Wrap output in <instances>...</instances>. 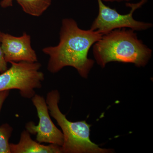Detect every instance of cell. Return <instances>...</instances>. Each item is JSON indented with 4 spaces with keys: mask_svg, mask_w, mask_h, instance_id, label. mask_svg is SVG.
Masks as SVG:
<instances>
[{
    "mask_svg": "<svg viewBox=\"0 0 153 153\" xmlns=\"http://www.w3.org/2000/svg\"><path fill=\"white\" fill-rule=\"evenodd\" d=\"M103 35L90 29H80L73 19H63L59 44L42 49L49 57L48 71L56 73L64 67L71 66L77 70L80 76L87 78L94 62L88 58V52Z\"/></svg>",
    "mask_w": 153,
    "mask_h": 153,
    "instance_id": "cell-1",
    "label": "cell"
},
{
    "mask_svg": "<svg viewBox=\"0 0 153 153\" xmlns=\"http://www.w3.org/2000/svg\"><path fill=\"white\" fill-rule=\"evenodd\" d=\"M97 63L104 68L111 62L131 63L144 67L152 56V51L138 38L131 29H116L105 34L93 45Z\"/></svg>",
    "mask_w": 153,
    "mask_h": 153,
    "instance_id": "cell-2",
    "label": "cell"
},
{
    "mask_svg": "<svg viewBox=\"0 0 153 153\" xmlns=\"http://www.w3.org/2000/svg\"><path fill=\"white\" fill-rule=\"evenodd\" d=\"M60 94L57 90L47 94L46 102L50 115L57 121L62 129L63 136L61 146L64 153H108L112 150L99 147L91 140L90 127L85 121L73 122L68 120L60 111L58 103Z\"/></svg>",
    "mask_w": 153,
    "mask_h": 153,
    "instance_id": "cell-3",
    "label": "cell"
},
{
    "mask_svg": "<svg viewBox=\"0 0 153 153\" xmlns=\"http://www.w3.org/2000/svg\"><path fill=\"white\" fill-rule=\"evenodd\" d=\"M9 69L0 74V91L17 89L22 97L31 99L36 89L41 88L44 79L41 63L26 61L11 62Z\"/></svg>",
    "mask_w": 153,
    "mask_h": 153,
    "instance_id": "cell-4",
    "label": "cell"
},
{
    "mask_svg": "<svg viewBox=\"0 0 153 153\" xmlns=\"http://www.w3.org/2000/svg\"><path fill=\"white\" fill-rule=\"evenodd\" d=\"M147 1L141 0L136 4H127L131 10L129 13L122 15L115 9L105 5L102 0H97L98 16L94 21L90 30L105 35L116 29L129 28L135 31H141L152 27V23L136 21L133 17L134 11L141 7Z\"/></svg>",
    "mask_w": 153,
    "mask_h": 153,
    "instance_id": "cell-5",
    "label": "cell"
},
{
    "mask_svg": "<svg viewBox=\"0 0 153 153\" xmlns=\"http://www.w3.org/2000/svg\"><path fill=\"white\" fill-rule=\"evenodd\" d=\"M31 99L36 108L39 121L37 126L32 121L26 124V130L30 134L36 135V140L38 143H48L61 146L63 142V133L52 121L46 100L37 94Z\"/></svg>",
    "mask_w": 153,
    "mask_h": 153,
    "instance_id": "cell-6",
    "label": "cell"
},
{
    "mask_svg": "<svg viewBox=\"0 0 153 153\" xmlns=\"http://www.w3.org/2000/svg\"><path fill=\"white\" fill-rule=\"evenodd\" d=\"M1 47L5 59L7 63L26 61L38 62L35 50L31 45V36L24 33L20 37H16L1 33Z\"/></svg>",
    "mask_w": 153,
    "mask_h": 153,
    "instance_id": "cell-7",
    "label": "cell"
},
{
    "mask_svg": "<svg viewBox=\"0 0 153 153\" xmlns=\"http://www.w3.org/2000/svg\"><path fill=\"white\" fill-rule=\"evenodd\" d=\"M11 153H61V146L50 144L48 146L32 139L27 131H23L17 144L10 143Z\"/></svg>",
    "mask_w": 153,
    "mask_h": 153,
    "instance_id": "cell-8",
    "label": "cell"
},
{
    "mask_svg": "<svg viewBox=\"0 0 153 153\" xmlns=\"http://www.w3.org/2000/svg\"><path fill=\"white\" fill-rule=\"evenodd\" d=\"M26 13L39 17L52 4V0H16Z\"/></svg>",
    "mask_w": 153,
    "mask_h": 153,
    "instance_id": "cell-9",
    "label": "cell"
},
{
    "mask_svg": "<svg viewBox=\"0 0 153 153\" xmlns=\"http://www.w3.org/2000/svg\"><path fill=\"white\" fill-rule=\"evenodd\" d=\"M13 128L7 123L0 126V153H11L9 140Z\"/></svg>",
    "mask_w": 153,
    "mask_h": 153,
    "instance_id": "cell-10",
    "label": "cell"
},
{
    "mask_svg": "<svg viewBox=\"0 0 153 153\" xmlns=\"http://www.w3.org/2000/svg\"><path fill=\"white\" fill-rule=\"evenodd\" d=\"M1 32L0 31V73L4 72L8 69L7 62L5 59L2 49L1 47Z\"/></svg>",
    "mask_w": 153,
    "mask_h": 153,
    "instance_id": "cell-11",
    "label": "cell"
},
{
    "mask_svg": "<svg viewBox=\"0 0 153 153\" xmlns=\"http://www.w3.org/2000/svg\"><path fill=\"white\" fill-rule=\"evenodd\" d=\"M9 93L10 91L8 90L0 91V113L4 102L5 101L6 99L7 98Z\"/></svg>",
    "mask_w": 153,
    "mask_h": 153,
    "instance_id": "cell-12",
    "label": "cell"
},
{
    "mask_svg": "<svg viewBox=\"0 0 153 153\" xmlns=\"http://www.w3.org/2000/svg\"><path fill=\"white\" fill-rule=\"evenodd\" d=\"M16 0H2L0 2V5L3 8L9 7L13 6V2Z\"/></svg>",
    "mask_w": 153,
    "mask_h": 153,
    "instance_id": "cell-13",
    "label": "cell"
},
{
    "mask_svg": "<svg viewBox=\"0 0 153 153\" xmlns=\"http://www.w3.org/2000/svg\"><path fill=\"white\" fill-rule=\"evenodd\" d=\"M102 1L104 2H122V1H127L128 2L130 1H133V0H102Z\"/></svg>",
    "mask_w": 153,
    "mask_h": 153,
    "instance_id": "cell-14",
    "label": "cell"
}]
</instances>
